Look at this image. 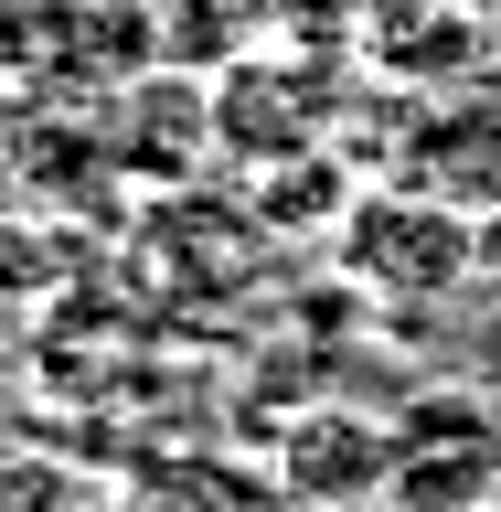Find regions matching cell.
I'll return each mask as SVG.
<instances>
[{"mask_svg":"<svg viewBox=\"0 0 501 512\" xmlns=\"http://www.w3.org/2000/svg\"><path fill=\"white\" fill-rule=\"evenodd\" d=\"M384 480L406 491V512H491V480H501V438L491 416L438 395L406 438H384Z\"/></svg>","mask_w":501,"mask_h":512,"instance_id":"1","label":"cell"},{"mask_svg":"<svg viewBox=\"0 0 501 512\" xmlns=\"http://www.w3.org/2000/svg\"><path fill=\"white\" fill-rule=\"evenodd\" d=\"M0 512H96V491L54 448H0Z\"/></svg>","mask_w":501,"mask_h":512,"instance_id":"2","label":"cell"}]
</instances>
